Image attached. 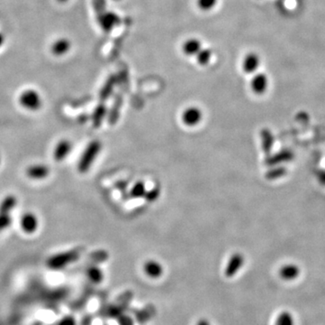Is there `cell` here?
<instances>
[{
	"mask_svg": "<svg viewBox=\"0 0 325 325\" xmlns=\"http://www.w3.org/2000/svg\"><path fill=\"white\" fill-rule=\"evenodd\" d=\"M101 150V143L99 140H92L87 145L83 153L80 155L77 165V169L80 174L87 173L91 169L92 164L95 162Z\"/></svg>",
	"mask_w": 325,
	"mask_h": 325,
	"instance_id": "cell-1",
	"label": "cell"
},
{
	"mask_svg": "<svg viewBox=\"0 0 325 325\" xmlns=\"http://www.w3.org/2000/svg\"><path fill=\"white\" fill-rule=\"evenodd\" d=\"M80 256V253L76 250L65 251L55 254L47 260L48 268L54 270H59L64 268L69 264L75 262Z\"/></svg>",
	"mask_w": 325,
	"mask_h": 325,
	"instance_id": "cell-2",
	"label": "cell"
},
{
	"mask_svg": "<svg viewBox=\"0 0 325 325\" xmlns=\"http://www.w3.org/2000/svg\"><path fill=\"white\" fill-rule=\"evenodd\" d=\"M18 102L29 111H38L43 106L39 92L33 89L25 90L18 97Z\"/></svg>",
	"mask_w": 325,
	"mask_h": 325,
	"instance_id": "cell-3",
	"label": "cell"
},
{
	"mask_svg": "<svg viewBox=\"0 0 325 325\" xmlns=\"http://www.w3.org/2000/svg\"><path fill=\"white\" fill-rule=\"evenodd\" d=\"M96 13H97L99 24L100 25L103 31H105L106 33L110 32L116 25L120 24V17L112 12H107L104 9Z\"/></svg>",
	"mask_w": 325,
	"mask_h": 325,
	"instance_id": "cell-4",
	"label": "cell"
},
{
	"mask_svg": "<svg viewBox=\"0 0 325 325\" xmlns=\"http://www.w3.org/2000/svg\"><path fill=\"white\" fill-rule=\"evenodd\" d=\"M20 228L25 234H34L39 227V220L37 216L31 212H25L20 218Z\"/></svg>",
	"mask_w": 325,
	"mask_h": 325,
	"instance_id": "cell-5",
	"label": "cell"
},
{
	"mask_svg": "<svg viewBox=\"0 0 325 325\" xmlns=\"http://www.w3.org/2000/svg\"><path fill=\"white\" fill-rule=\"evenodd\" d=\"M245 263V259L242 254L240 253H235L231 257L228 258V263L226 265L224 274L228 277L231 278L234 277L240 271V269L243 267Z\"/></svg>",
	"mask_w": 325,
	"mask_h": 325,
	"instance_id": "cell-6",
	"label": "cell"
},
{
	"mask_svg": "<svg viewBox=\"0 0 325 325\" xmlns=\"http://www.w3.org/2000/svg\"><path fill=\"white\" fill-rule=\"evenodd\" d=\"M73 143L71 142L69 139H62L60 140L57 144L55 145L53 152H52V157L55 162H63L71 154L73 150Z\"/></svg>",
	"mask_w": 325,
	"mask_h": 325,
	"instance_id": "cell-7",
	"label": "cell"
},
{
	"mask_svg": "<svg viewBox=\"0 0 325 325\" xmlns=\"http://www.w3.org/2000/svg\"><path fill=\"white\" fill-rule=\"evenodd\" d=\"M50 168L44 164H34L26 167L25 175L32 180H44L50 175Z\"/></svg>",
	"mask_w": 325,
	"mask_h": 325,
	"instance_id": "cell-8",
	"label": "cell"
},
{
	"mask_svg": "<svg viewBox=\"0 0 325 325\" xmlns=\"http://www.w3.org/2000/svg\"><path fill=\"white\" fill-rule=\"evenodd\" d=\"M143 271L145 275L151 279H158L164 274V268L161 263L149 259L143 266Z\"/></svg>",
	"mask_w": 325,
	"mask_h": 325,
	"instance_id": "cell-9",
	"label": "cell"
},
{
	"mask_svg": "<svg viewBox=\"0 0 325 325\" xmlns=\"http://www.w3.org/2000/svg\"><path fill=\"white\" fill-rule=\"evenodd\" d=\"M268 88V78L263 73L256 74L250 80V89L257 95H262Z\"/></svg>",
	"mask_w": 325,
	"mask_h": 325,
	"instance_id": "cell-10",
	"label": "cell"
},
{
	"mask_svg": "<svg viewBox=\"0 0 325 325\" xmlns=\"http://www.w3.org/2000/svg\"><path fill=\"white\" fill-rule=\"evenodd\" d=\"M202 119V113L197 107H189L183 112L182 120L183 124L188 126H195L198 125Z\"/></svg>",
	"mask_w": 325,
	"mask_h": 325,
	"instance_id": "cell-11",
	"label": "cell"
},
{
	"mask_svg": "<svg viewBox=\"0 0 325 325\" xmlns=\"http://www.w3.org/2000/svg\"><path fill=\"white\" fill-rule=\"evenodd\" d=\"M260 64V58L256 52H249L242 61V70L247 75H253L257 72Z\"/></svg>",
	"mask_w": 325,
	"mask_h": 325,
	"instance_id": "cell-12",
	"label": "cell"
},
{
	"mask_svg": "<svg viewBox=\"0 0 325 325\" xmlns=\"http://www.w3.org/2000/svg\"><path fill=\"white\" fill-rule=\"evenodd\" d=\"M280 277L285 281H291L297 278L300 275V268L295 264H285L278 271Z\"/></svg>",
	"mask_w": 325,
	"mask_h": 325,
	"instance_id": "cell-13",
	"label": "cell"
},
{
	"mask_svg": "<svg viewBox=\"0 0 325 325\" xmlns=\"http://www.w3.org/2000/svg\"><path fill=\"white\" fill-rule=\"evenodd\" d=\"M201 49V42L197 38H190L183 43V53L187 56L196 55Z\"/></svg>",
	"mask_w": 325,
	"mask_h": 325,
	"instance_id": "cell-14",
	"label": "cell"
},
{
	"mask_svg": "<svg viewBox=\"0 0 325 325\" xmlns=\"http://www.w3.org/2000/svg\"><path fill=\"white\" fill-rule=\"evenodd\" d=\"M17 196L14 194H8L0 201V213L10 214L11 211L17 206Z\"/></svg>",
	"mask_w": 325,
	"mask_h": 325,
	"instance_id": "cell-15",
	"label": "cell"
},
{
	"mask_svg": "<svg viewBox=\"0 0 325 325\" xmlns=\"http://www.w3.org/2000/svg\"><path fill=\"white\" fill-rule=\"evenodd\" d=\"M71 42L67 38H60L55 41L51 47V52L56 56H62L71 49Z\"/></svg>",
	"mask_w": 325,
	"mask_h": 325,
	"instance_id": "cell-16",
	"label": "cell"
},
{
	"mask_svg": "<svg viewBox=\"0 0 325 325\" xmlns=\"http://www.w3.org/2000/svg\"><path fill=\"white\" fill-rule=\"evenodd\" d=\"M106 114H107V109H106L105 105L104 104H100L94 109V111L92 113V125L94 127H96V128L100 127V125H102L103 120L105 119Z\"/></svg>",
	"mask_w": 325,
	"mask_h": 325,
	"instance_id": "cell-17",
	"label": "cell"
},
{
	"mask_svg": "<svg viewBox=\"0 0 325 325\" xmlns=\"http://www.w3.org/2000/svg\"><path fill=\"white\" fill-rule=\"evenodd\" d=\"M132 295L131 293H127L125 296H123V298H121L119 300L118 303H115L111 308H110V314L112 316H116L117 318L122 314V310L124 311L127 302L131 300Z\"/></svg>",
	"mask_w": 325,
	"mask_h": 325,
	"instance_id": "cell-18",
	"label": "cell"
},
{
	"mask_svg": "<svg viewBox=\"0 0 325 325\" xmlns=\"http://www.w3.org/2000/svg\"><path fill=\"white\" fill-rule=\"evenodd\" d=\"M86 275L93 284H100L104 279L102 269L97 266H92L87 269Z\"/></svg>",
	"mask_w": 325,
	"mask_h": 325,
	"instance_id": "cell-19",
	"label": "cell"
},
{
	"mask_svg": "<svg viewBox=\"0 0 325 325\" xmlns=\"http://www.w3.org/2000/svg\"><path fill=\"white\" fill-rule=\"evenodd\" d=\"M196 55H197V62H198V63L200 64L201 66H205L211 61L212 51H211V49L202 48Z\"/></svg>",
	"mask_w": 325,
	"mask_h": 325,
	"instance_id": "cell-20",
	"label": "cell"
},
{
	"mask_svg": "<svg viewBox=\"0 0 325 325\" xmlns=\"http://www.w3.org/2000/svg\"><path fill=\"white\" fill-rule=\"evenodd\" d=\"M275 325H295L294 317L289 312H282L276 318Z\"/></svg>",
	"mask_w": 325,
	"mask_h": 325,
	"instance_id": "cell-21",
	"label": "cell"
},
{
	"mask_svg": "<svg viewBox=\"0 0 325 325\" xmlns=\"http://www.w3.org/2000/svg\"><path fill=\"white\" fill-rule=\"evenodd\" d=\"M291 158V153L288 151H283L280 152L278 154H275L273 157H271L270 160L268 161L269 165H276L280 162H285V161H288Z\"/></svg>",
	"mask_w": 325,
	"mask_h": 325,
	"instance_id": "cell-22",
	"label": "cell"
},
{
	"mask_svg": "<svg viewBox=\"0 0 325 325\" xmlns=\"http://www.w3.org/2000/svg\"><path fill=\"white\" fill-rule=\"evenodd\" d=\"M113 83H114V80L113 79H109V80L105 83V85L103 86L101 91H100V97L103 100H105L107 98L109 97L110 93L112 92L113 90Z\"/></svg>",
	"mask_w": 325,
	"mask_h": 325,
	"instance_id": "cell-23",
	"label": "cell"
},
{
	"mask_svg": "<svg viewBox=\"0 0 325 325\" xmlns=\"http://www.w3.org/2000/svg\"><path fill=\"white\" fill-rule=\"evenodd\" d=\"M218 0H197V6L202 11H210L216 6Z\"/></svg>",
	"mask_w": 325,
	"mask_h": 325,
	"instance_id": "cell-24",
	"label": "cell"
},
{
	"mask_svg": "<svg viewBox=\"0 0 325 325\" xmlns=\"http://www.w3.org/2000/svg\"><path fill=\"white\" fill-rule=\"evenodd\" d=\"M262 143H263V149L265 151H270V149L272 148V144H273V137L271 135L270 132L263 131L262 133Z\"/></svg>",
	"mask_w": 325,
	"mask_h": 325,
	"instance_id": "cell-25",
	"label": "cell"
},
{
	"mask_svg": "<svg viewBox=\"0 0 325 325\" xmlns=\"http://www.w3.org/2000/svg\"><path fill=\"white\" fill-rule=\"evenodd\" d=\"M146 186L142 182L136 183L132 188L131 194L134 197H142L146 195Z\"/></svg>",
	"mask_w": 325,
	"mask_h": 325,
	"instance_id": "cell-26",
	"label": "cell"
},
{
	"mask_svg": "<svg viewBox=\"0 0 325 325\" xmlns=\"http://www.w3.org/2000/svg\"><path fill=\"white\" fill-rule=\"evenodd\" d=\"M12 224V218L10 214H1L0 213V232L9 228Z\"/></svg>",
	"mask_w": 325,
	"mask_h": 325,
	"instance_id": "cell-27",
	"label": "cell"
},
{
	"mask_svg": "<svg viewBox=\"0 0 325 325\" xmlns=\"http://www.w3.org/2000/svg\"><path fill=\"white\" fill-rule=\"evenodd\" d=\"M118 322L120 325H135L134 320L132 319L131 316H128L126 314H121L118 317Z\"/></svg>",
	"mask_w": 325,
	"mask_h": 325,
	"instance_id": "cell-28",
	"label": "cell"
},
{
	"mask_svg": "<svg viewBox=\"0 0 325 325\" xmlns=\"http://www.w3.org/2000/svg\"><path fill=\"white\" fill-rule=\"evenodd\" d=\"M285 168H275L272 171L269 172L267 176L270 179H274V178H277V177L283 176L285 175Z\"/></svg>",
	"mask_w": 325,
	"mask_h": 325,
	"instance_id": "cell-29",
	"label": "cell"
},
{
	"mask_svg": "<svg viewBox=\"0 0 325 325\" xmlns=\"http://www.w3.org/2000/svg\"><path fill=\"white\" fill-rule=\"evenodd\" d=\"M59 325H76V322H75L74 317H65L64 319L59 324Z\"/></svg>",
	"mask_w": 325,
	"mask_h": 325,
	"instance_id": "cell-30",
	"label": "cell"
},
{
	"mask_svg": "<svg viewBox=\"0 0 325 325\" xmlns=\"http://www.w3.org/2000/svg\"><path fill=\"white\" fill-rule=\"evenodd\" d=\"M196 325H211V324L205 318H201L197 322Z\"/></svg>",
	"mask_w": 325,
	"mask_h": 325,
	"instance_id": "cell-31",
	"label": "cell"
},
{
	"mask_svg": "<svg viewBox=\"0 0 325 325\" xmlns=\"http://www.w3.org/2000/svg\"><path fill=\"white\" fill-rule=\"evenodd\" d=\"M4 41H5V37H4V34L2 33H0V47L2 46V45L4 44Z\"/></svg>",
	"mask_w": 325,
	"mask_h": 325,
	"instance_id": "cell-32",
	"label": "cell"
},
{
	"mask_svg": "<svg viewBox=\"0 0 325 325\" xmlns=\"http://www.w3.org/2000/svg\"><path fill=\"white\" fill-rule=\"evenodd\" d=\"M67 1H68V0H57V2H59V3H62V4H63V3H66Z\"/></svg>",
	"mask_w": 325,
	"mask_h": 325,
	"instance_id": "cell-33",
	"label": "cell"
}]
</instances>
